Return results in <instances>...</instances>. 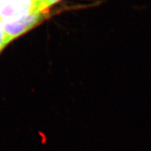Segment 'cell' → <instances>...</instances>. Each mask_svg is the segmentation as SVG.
Wrapping results in <instances>:
<instances>
[{
    "instance_id": "277c9868",
    "label": "cell",
    "mask_w": 151,
    "mask_h": 151,
    "mask_svg": "<svg viewBox=\"0 0 151 151\" xmlns=\"http://www.w3.org/2000/svg\"><path fill=\"white\" fill-rule=\"evenodd\" d=\"M10 43L6 34L2 20L0 19V52L7 46L8 43Z\"/></svg>"
},
{
    "instance_id": "3957f363",
    "label": "cell",
    "mask_w": 151,
    "mask_h": 151,
    "mask_svg": "<svg viewBox=\"0 0 151 151\" xmlns=\"http://www.w3.org/2000/svg\"><path fill=\"white\" fill-rule=\"evenodd\" d=\"M60 0H42L40 2L37 3L35 6V11L38 12L45 13L50 6L55 4Z\"/></svg>"
},
{
    "instance_id": "5b68a950",
    "label": "cell",
    "mask_w": 151,
    "mask_h": 151,
    "mask_svg": "<svg viewBox=\"0 0 151 151\" xmlns=\"http://www.w3.org/2000/svg\"><path fill=\"white\" fill-rule=\"evenodd\" d=\"M34 1H35V6H36V4H37V3H39V2H40V1H42V0H33Z\"/></svg>"
},
{
    "instance_id": "7a4b0ae2",
    "label": "cell",
    "mask_w": 151,
    "mask_h": 151,
    "mask_svg": "<svg viewBox=\"0 0 151 151\" xmlns=\"http://www.w3.org/2000/svg\"><path fill=\"white\" fill-rule=\"evenodd\" d=\"M36 11L33 0H0V19L3 22Z\"/></svg>"
},
{
    "instance_id": "6da1fadb",
    "label": "cell",
    "mask_w": 151,
    "mask_h": 151,
    "mask_svg": "<svg viewBox=\"0 0 151 151\" xmlns=\"http://www.w3.org/2000/svg\"><path fill=\"white\" fill-rule=\"evenodd\" d=\"M46 17V13L32 11L18 18L3 22L4 27L9 41L14 40L32 29Z\"/></svg>"
}]
</instances>
